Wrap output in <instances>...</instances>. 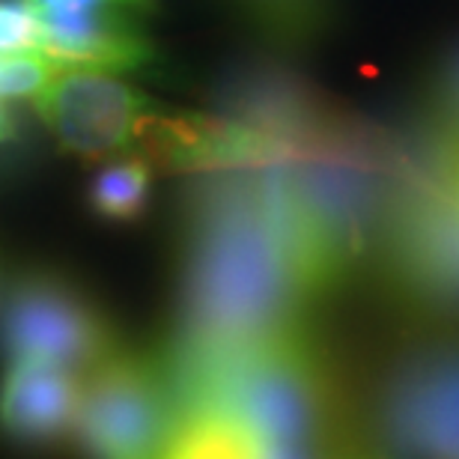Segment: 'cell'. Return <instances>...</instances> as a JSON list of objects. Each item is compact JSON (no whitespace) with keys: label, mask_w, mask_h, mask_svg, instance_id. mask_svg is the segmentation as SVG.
<instances>
[{"label":"cell","mask_w":459,"mask_h":459,"mask_svg":"<svg viewBox=\"0 0 459 459\" xmlns=\"http://www.w3.org/2000/svg\"><path fill=\"white\" fill-rule=\"evenodd\" d=\"M179 418L221 411L263 445L352 447L337 361L310 325L215 355H168Z\"/></svg>","instance_id":"7a4b0ae2"},{"label":"cell","mask_w":459,"mask_h":459,"mask_svg":"<svg viewBox=\"0 0 459 459\" xmlns=\"http://www.w3.org/2000/svg\"><path fill=\"white\" fill-rule=\"evenodd\" d=\"M152 195V161L128 155L105 164L90 182V209L105 221H137Z\"/></svg>","instance_id":"8fae6325"},{"label":"cell","mask_w":459,"mask_h":459,"mask_svg":"<svg viewBox=\"0 0 459 459\" xmlns=\"http://www.w3.org/2000/svg\"><path fill=\"white\" fill-rule=\"evenodd\" d=\"M13 134H15V119L4 108V102H0V143H6Z\"/></svg>","instance_id":"ac0fdd59"},{"label":"cell","mask_w":459,"mask_h":459,"mask_svg":"<svg viewBox=\"0 0 459 459\" xmlns=\"http://www.w3.org/2000/svg\"><path fill=\"white\" fill-rule=\"evenodd\" d=\"M164 459H256V438L221 411H191L179 418Z\"/></svg>","instance_id":"30bf717a"},{"label":"cell","mask_w":459,"mask_h":459,"mask_svg":"<svg viewBox=\"0 0 459 459\" xmlns=\"http://www.w3.org/2000/svg\"><path fill=\"white\" fill-rule=\"evenodd\" d=\"M316 299L283 168H251L197 197L170 355H215L310 325Z\"/></svg>","instance_id":"6da1fadb"},{"label":"cell","mask_w":459,"mask_h":459,"mask_svg":"<svg viewBox=\"0 0 459 459\" xmlns=\"http://www.w3.org/2000/svg\"><path fill=\"white\" fill-rule=\"evenodd\" d=\"M379 233L400 305L427 328H459V188L436 152L391 186Z\"/></svg>","instance_id":"3957f363"},{"label":"cell","mask_w":459,"mask_h":459,"mask_svg":"<svg viewBox=\"0 0 459 459\" xmlns=\"http://www.w3.org/2000/svg\"><path fill=\"white\" fill-rule=\"evenodd\" d=\"M36 18L45 15H134L155 0H27Z\"/></svg>","instance_id":"5bb4252c"},{"label":"cell","mask_w":459,"mask_h":459,"mask_svg":"<svg viewBox=\"0 0 459 459\" xmlns=\"http://www.w3.org/2000/svg\"><path fill=\"white\" fill-rule=\"evenodd\" d=\"M179 427L168 364L117 349L81 379L75 429L87 459H164Z\"/></svg>","instance_id":"5b68a950"},{"label":"cell","mask_w":459,"mask_h":459,"mask_svg":"<svg viewBox=\"0 0 459 459\" xmlns=\"http://www.w3.org/2000/svg\"><path fill=\"white\" fill-rule=\"evenodd\" d=\"M39 48V22L27 0H0V57Z\"/></svg>","instance_id":"4fadbf2b"},{"label":"cell","mask_w":459,"mask_h":459,"mask_svg":"<svg viewBox=\"0 0 459 459\" xmlns=\"http://www.w3.org/2000/svg\"><path fill=\"white\" fill-rule=\"evenodd\" d=\"M57 63L39 51L0 57V99H33L57 75Z\"/></svg>","instance_id":"7c38bea8"},{"label":"cell","mask_w":459,"mask_h":459,"mask_svg":"<svg viewBox=\"0 0 459 459\" xmlns=\"http://www.w3.org/2000/svg\"><path fill=\"white\" fill-rule=\"evenodd\" d=\"M260 4L269 9V13H278L281 18H292L299 15L301 22H307L310 18V6H314V0H260Z\"/></svg>","instance_id":"2e32d148"},{"label":"cell","mask_w":459,"mask_h":459,"mask_svg":"<svg viewBox=\"0 0 459 459\" xmlns=\"http://www.w3.org/2000/svg\"><path fill=\"white\" fill-rule=\"evenodd\" d=\"M436 155H438V161L445 164V170H447V177L454 179V186L459 188V150L442 141L436 146Z\"/></svg>","instance_id":"e0dca14e"},{"label":"cell","mask_w":459,"mask_h":459,"mask_svg":"<svg viewBox=\"0 0 459 459\" xmlns=\"http://www.w3.org/2000/svg\"><path fill=\"white\" fill-rule=\"evenodd\" d=\"M39 54L66 69L134 72L155 60L150 42L132 15H45Z\"/></svg>","instance_id":"9c48e42d"},{"label":"cell","mask_w":459,"mask_h":459,"mask_svg":"<svg viewBox=\"0 0 459 459\" xmlns=\"http://www.w3.org/2000/svg\"><path fill=\"white\" fill-rule=\"evenodd\" d=\"M117 349L114 328L93 301L54 274H24L0 299V352L9 361L87 373Z\"/></svg>","instance_id":"8992f818"},{"label":"cell","mask_w":459,"mask_h":459,"mask_svg":"<svg viewBox=\"0 0 459 459\" xmlns=\"http://www.w3.org/2000/svg\"><path fill=\"white\" fill-rule=\"evenodd\" d=\"M436 105L445 123L442 137H459V48L451 54V60L445 63L442 75H438Z\"/></svg>","instance_id":"9a60e30c"},{"label":"cell","mask_w":459,"mask_h":459,"mask_svg":"<svg viewBox=\"0 0 459 459\" xmlns=\"http://www.w3.org/2000/svg\"><path fill=\"white\" fill-rule=\"evenodd\" d=\"M36 114L63 150L84 159L132 152L141 146L164 111L114 72L60 66L33 96Z\"/></svg>","instance_id":"52a82bcc"},{"label":"cell","mask_w":459,"mask_h":459,"mask_svg":"<svg viewBox=\"0 0 459 459\" xmlns=\"http://www.w3.org/2000/svg\"><path fill=\"white\" fill-rule=\"evenodd\" d=\"M81 379L42 361H9L0 379V433L18 445H54L75 429Z\"/></svg>","instance_id":"ba28073f"},{"label":"cell","mask_w":459,"mask_h":459,"mask_svg":"<svg viewBox=\"0 0 459 459\" xmlns=\"http://www.w3.org/2000/svg\"><path fill=\"white\" fill-rule=\"evenodd\" d=\"M442 141H445V143H451V146H456V150H459V137H442Z\"/></svg>","instance_id":"ffe728a7"},{"label":"cell","mask_w":459,"mask_h":459,"mask_svg":"<svg viewBox=\"0 0 459 459\" xmlns=\"http://www.w3.org/2000/svg\"><path fill=\"white\" fill-rule=\"evenodd\" d=\"M370 420L388 459H459V328H424L394 349Z\"/></svg>","instance_id":"277c9868"},{"label":"cell","mask_w":459,"mask_h":459,"mask_svg":"<svg viewBox=\"0 0 459 459\" xmlns=\"http://www.w3.org/2000/svg\"><path fill=\"white\" fill-rule=\"evenodd\" d=\"M349 459H388V456H385L382 451H364V447H358Z\"/></svg>","instance_id":"d6986e66"}]
</instances>
